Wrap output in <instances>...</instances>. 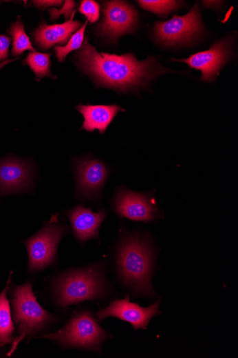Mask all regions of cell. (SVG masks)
Segmentation results:
<instances>
[{"label":"cell","mask_w":238,"mask_h":358,"mask_svg":"<svg viewBox=\"0 0 238 358\" xmlns=\"http://www.w3.org/2000/svg\"><path fill=\"white\" fill-rule=\"evenodd\" d=\"M77 65L96 79L98 84L119 90H127L144 84L162 72L155 59L138 61L132 53L117 55L99 52L86 39L76 55Z\"/></svg>","instance_id":"6da1fadb"},{"label":"cell","mask_w":238,"mask_h":358,"mask_svg":"<svg viewBox=\"0 0 238 358\" xmlns=\"http://www.w3.org/2000/svg\"><path fill=\"white\" fill-rule=\"evenodd\" d=\"M117 260L122 279L135 293L154 295L151 285L154 255L147 239L138 235L126 238L119 248Z\"/></svg>","instance_id":"7a4b0ae2"},{"label":"cell","mask_w":238,"mask_h":358,"mask_svg":"<svg viewBox=\"0 0 238 358\" xmlns=\"http://www.w3.org/2000/svg\"><path fill=\"white\" fill-rule=\"evenodd\" d=\"M107 284L96 266L71 272L59 278L56 286L57 304L65 308L96 299L106 291Z\"/></svg>","instance_id":"3957f363"},{"label":"cell","mask_w":238,"mask_h":358,"mask_svg":"<svg viewBox=\"0 0 238 358\" xmlns=\"http://www.w3.org/2000/svg\"><path fill=\"white\" fill-rule=\"evenodd\" d=\"M12 304L19 335L14 338L8 355L14 352L19 344L26 337L41 331L53 321L52 315L38 304L30 283L14 288Z\"/></svg>","instance_id":"277c9868"},{"label":"cell","mask_w":238,"mask_h":358,"mask_svg":"<svg viewBox=\"0 0 238 358\" xmlns=\"http://www.w3.org/2000/svg\"><path fill=\"white\" fill-rule=\"evenodd\" d=\"M109 334L98 325L94 316L84 311L74 316L69 324L56 332L42 336L66 346L100 350Z\"/></svg>","instance_id":"5b68a950"},{"label":"cell","mask_w":238,"mask_h":358,"mask_svg":"<svg viewBox=\"0 0 238 358\" xmlns=\"http://www.w3.org/2000/svg\"><path fill=\"white\" fill-rule=\"evenodd\" d=\"M202 30L201 14L197 4L186 15L174 14L170 21L156 23L154 28L158 41L168 46L187 43Z\"/></svg>","instance_id":"8992f818"},{"label":"cell","mask_w":238,"mask_h":358,"mask_svg":"<svg viewBox=\"0 0 238 358\" xmlns=\"http://www.w3.org/2000/svg\"><path fill=\"white\" fill-rule=\"evenodd\" d=\"M64 232L63 226L51 222L26 241L30 271L43 269L53 263Z\"/></svg>","instance_id":"52a82bcc"},{"label":"cell","mask_w":238,"mask_h":358,"mask_svg":"<svg viewBox=\"0 0 238 358\" xmlns=\"http://www.w3.org/2000/svg\"><path fill=\"white\" fill-rule=\"evenodd\" d=\"M103 13V21L98 25V32L111 41L131 32L137 23L138 12L124 1L107 2Z\"/></svg>","instance_id":"ba28073f"},{"label":"cell","mask_w":238,"mask_h":358,"mask_svg":"<svg viewBox=\"0 0 238 358\" xmlns=\"http://www.w3.org/2000/svg\"><path fill=\"white\" fill-rule=\"evenodd\" d=\"M160 301L148 308H143L136 304L131 303L129 295L123 300L113 301L107 308L97 312L99 321L107 317H114L129 323L134 330L147 328L151 318L160 314Z\"/></svg>","instance_id":"9c48e42d"},{"label":"cell","mask_w":238,"mask_h":358,"mask_svg":"<svg viewBox=\"0 0 238 358\" xmlns=\"http://www.w3.org/2000/svg\"><path fill=\"white\" fill-rule=\"evenodd\" d=\"M117 214L136 222H150L158 216V210L149 195L120 190L114 199Z\"/></svg>","instance_id":"30bf717a"},{"label":"cell","mask_w":238,"mask_h":358,"mask_svg":"<svg viewBox=\"0 0 238 358\" xmlns=\"http://www.w3.org/2000/svg\"><path fill=\"white\" fill-rule=\"evenodd\" d=\"M228 55V43L221 41L208 50L195 53L187 59H173L172 61L185 63L191 68L202 71V81L212 82L226 64Z\"/></svg>","instance_id":"8fae6325"},{"label":"cell","mask_w":238,"mask_h":358,"mask_svg":"<svg viewBox=\"0 0 238 358\" xmlns=\"http://www.w3.org/2000/svg\"><path fill=\"white\" fill-rule=\"evenodd\" d=\"M78 193L82 197L96 199L105 186L109 176L107 167L96 159H87L76 163Z\"/></svg>","instance_id":"7c38bea8"},{"label":"cell","mask_w":238,"mask_h":358,"mask_svg":"<svg viewBox=\"0 0 238 358\" xmlns=\"http://www.w3.org/2000/svg\"><path fill=\"white\" fill-rule=\"evenodd\" d=\"M76 237L82 243L98 237L99 228L104 222L105 210L94 212L90 209L78 206L68 212Z\"/></svg>","instance_id":"4fadbf2b"},{"label":"cell","mask_w":238,"mask_h":358,"mask_svg":"<svg viewBox=\"0 0 238 358\" xmlns=\"http://www.w3.org/2000/svg\"><path fill=\"white\" fill-rule=\"evenodd\" d=\"M31 181L29 166L16 159L0 162V192L11 193L27 188Z\"/></svg>","instance_id":"5bb4252c"},{"label":"cell","mask_w":238,"mask_h":358,"mask_svg":"<svg viewBox=\"0 0 238 358\" xmlns=\"http://www.w3.org/2000/svg\"><path fill=\"white\" fill-rule=\"evenodd\" d=\"M74 15L75 10L69 21L63 24L43 23L39 26L34 33L35 43L39 49L46 50L57 44H65L70 36L82 26L80 22L74 21Z\"/></svg>","instance_id":"9a60e30c"},{"label":"cell","mask_w":238,"mask_h":358,"mask_svg":"<svg viewBox=\"0 0 238 358\" xmlns=\"http://www.w3.org/2000/svg\"><path fill=\"white\" fill-rule=\"evenodd\" d=\"M76 108L85 118L82 129L88 132L97 130L102 135L105 133L118 112L125 111V109L116 105H78Z\"/></svg>","instance_id":"2e32d148"},{"label":"cell","mask_w":238,"mask_h":358,"mask_svg":"<svg viewBox=\"0 0 238 358\" xmlns=\"http://www.w3.org/2000/svg\"><path fill=\"white\" fill-rule=\"evenodd\" d=\"M11 277L9 278L5 290L0 293V347L8 344H12L14 341L13 325L11 308L7 297L8 287Z\"/></svg>","instance_id":"e0dca14e"},{"label":"cell","mask_w":238,"mask_h":358,"mask_svg":"<svg viewBox=\"0 0 238 358\" xmlns=\"http://www.w3.org/2000/svg\"><path fill=\"white\" fill-rule=\"evenodd\" d=\"M8 32L13 38L12 56L23 54L26 50L35 52L30 39L25 31L24 24L21 18H18L15 23H12Z\"/></svg>","instance_id":"ac0fdd59"},{"label":"cell","mask_w":238,"mask_h":358,"mask_svg":"<svg viewBox=\"0 0 238 358\" xmlns=\"http://www.w3.org/2000/svg\"><path fill=\"white\" fill-rule=\"evenodd\" d=\"M50 57V53L32 52L25 59V63L30 66L39 79L45 77H53L51 73Z\"/></svg>","instance_id":"d6986e66"},{"label":"cell","mask_w":238,"mask_h":358,"mask_svg":"<svg viewBox=\"0 0 238 358\" xmlns=\"http://www.w3.org/2000/svg\"><path fill=\"white\" fill-rule=\"evenodd\" d=\"M88 21L83 27L79 28L72 37H70L68 43L65 46H56L54 52L58 62L63 63L68 54L74 50L80 48L85 41V32Z\"/></svg>","instance_id":"ffe728a7"},{"label":"cell","mask_w":238,"mask_h":358,"mask_svg":"<svg viewBox=\"0 0 238 358\" xmlns=\"http://www.w3.org/2000/svg\"><path fill=\"white\" fill-rule=\"evenodd\" d=\"M140 6L148 11L160 15H166L176 10L180 3L177 1H157V0H141L137 2Z\"/></svg>","instance_id":"44dd1931"},{"label":"cell","mask_w":238,"mask_h":358,"mask_svg":"<svg viewBox=\"0 0 238 358\" xmlns=\"http://www.w3.org/2000/svg\"><path fill=\"white\" fill-rule=\"evenodd\" d=\"M79 12L87 18L91 23H96L100 16V6L93 0H84L78 8Z\"/></svg>","instance_id":"7402d4cb"},{"label":"cell","mask_w":238,"mask_h":358,"mask_svg":"<svg viewBox=\"0 0 238 358\" xmlns=\"http://www.w3.org/2000/svg\"><path fill=\"white\" fill-rule=\"evenodd\" d=\"M75 5L76 3L74 1H65L63 9H50L49 10V13L50 14V21H54L55 19H58L63 14L65 16V19H68L74 12Z\"/></svg>","instance_id":"603a6c76"},{"label":"cell","mask_w":238,"mask_h":358,"mask_svg":"<svg viewBox=\"0 0 238 358\" xmlns=\"http://www.w3.org/2000/svg\"><path fill=\"white\" fill-rule=\"evenodd\" d=\"M11 39L7 35L0 34V61L8 59Z\"/></svg>","instance_id":"cb8c5ba5"},{"label":"cell","mask_w":238,"mask_h":358,"mask_svg":"<svg viewBox=\"0 0 238 358\" xmlns=\"http://www.w3.org/2000/svg\"><path fill=\"white\" fill-rule=\"evenodd\" d=\"M33 3L36 7L41 9L52 6H59L63 3L62 1H34Z\"/></svg>","instance_id":"d4e9b609"},{"label":"cell","mask_w":238,"mask_h":358,"mask_svg":"<svg viewBox=\"0 0 238 358\" xmlns=\"http://www.w3.org/2000/svg\"><path fill=\"white\" fill-rule=\"evenodd\" d=\"M17 59H10V61H5L2 63H0V70H1L3 68H4L6 66H7L8 64L13 62V61H15Z\"/></svg>","instance_id":"484cf974"}]
</instances>
